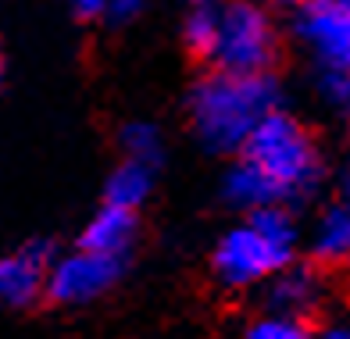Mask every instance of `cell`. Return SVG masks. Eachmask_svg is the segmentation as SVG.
<instances>
[{
  "label": "cell",
  "instance_id": "30bf717a",
  "mask_svg": "<svg viewBox=\"0 0 350 339\" xmlns=\"http://www.w3.org/2000/svg\"><path fill=\"white\" fill-rule=\"evenodd\" d=\"M136 236H139L136 211H125V207H111V204H104L100 211L86 221L79 247H83V250H93V254L125 257V254H129V247L136 243Z\"/></svg>",
  "mask_w": 350,
  "mask_h": 339
},
{
  "label": "cell",
  "instance_id": "603a6c76",
  "mask_svg": "<svg viewBox=\"0 0 350 339\" xmlns=\"http://www.w3.org/2000/svg\"><path fill=\"white\" fill-rule=\"evenodd\" d=\"M0 83H4V57H0Z\"/></svg>",
  "mask_w": 350,
  "mask_h": 339
},
{
  "label": "cell",
  "instance_id": "44dd1931",
  "mask_svg": "<svg viewBox=\"0 0 350 339\" xmlns=\"http://www.w3.org/2000/svg\"><path fill=\"white\" fill-rule=\"evenodd\" d=\"M279 4H286V8H300V11H308V8H314V4H322V0H279Z\"/></svg>",
  "mask_w": 350,
  "mask_h": 339
},
{
  "label": "cell",
  "instance_id": "9a60e30c",
  "mask_svg": "<svg viewBox=\"0 0 350 339\" xmlns=\"http://www.w3.org/2000/svg\"><path fill=\"white\" fill-rule=\"evenodd\" d=\"M243 339H314V329L304 318H290V314H275L265 311L261 318H254L243 329Z\"/></svg>",
  "mask_w": 350,
  "mask_h": 339
},
{
  "label": "cell",
  "instance_id": "7c38bea8",
  "mask_svg": "<svg viewBox=\"0 0 350 339\" xmlns=\"http://www.w3.org/2000/svg\"><path fill=\"white\" fill-rule=\"evenodd\" d=\"M154 182H157V168L136 165V161H118L104 182V204L125 207V211H139L150 200Z\"/></svg>",
  "mask_w": 350,
  "mask_h": 339
},
{
  "label": "cell",
  "instance_id": "ac0fdd59",
  "mask_svg": "<svg viewBox=\"0 0 350 339\" xmlns=\"http://www.w3.org/2000/svg\"><path fill=\"white\" fill-rule=\"evenodd\" d=\"M72 8L79 18H100V14H111L115 0H72Z\"/></svg>",
  "mask_w": 350,
  "mask_h": 339
},
{
  "label": "cell",
  "instance_id": "2e32d148",
  "mask_svg": "<svg viewBox=\"0 0 350 339\" xmlns=\"http://www.w3.org/2000/svg\"><path fill=\"white\" fill-rule=\"evenodd\" d=\"M183 40L193 54L200 57H211L215 54V40H218V8L215 4H204V8H193L189 18L183 25Z\"/></svg>",
  "mask_w": 350,
  "mask_h": 339
},
{
  "label": "cell",
  "instance_id": "7402d4cb",
  "mask_svg": "<svg viewBox=\"0 0 350 339\" xmlns=\"http://www.w3.org/2000/svg\"><path fill=\"white\" fill-rule=\"evenodd\" d=\"M204 4H215V0H193V8H204Z\"/></svg>",
  "mask_w": 350,
  "mask_h": 339
},
{
  "label": "cell",
  "instance_id": "3957f363",
  "mask_svg": "<svg viewBox=\"0 0 350 339\" xmlns=\"http://www.w3.org/2000/svg\"><path fill=\"white\" fill-rule=\"evenodd\" d=\"M286 265H293V257L286 250H279L250 218L229 225V229L215 239L211 257H208L211 279L226 289V293H247L254 286H265L272 275H279Z\"/></svg>",
  "mask_w": 350,
  "mask_h": 339
},
{
  "label": "cell",
  "instance_id": "277c9868",
  "mask_svg": "<svg viewBox=\"0 0 350 339\" xmlns=\"http://www.w3.org/2000/svg\"><path fill=\"white\" fill-rule=\"evenodd\" d=\"M275 25L268 11L254 0H229L218 8V40L211 61L218 72L232 75H268L275 61Z\"/></svg>",
  "mask_w": 350,
  "mask_h": 339
},
{
  "label": "cell",
  "instance_id": "9c48e42d",
  "mask_svg": "<svg viewBox=\"0 0 350 339\" xmlns=\"http://www.w3.org/2000/svg\"><path fill=\"white\" fill-rule=\"evenodd\" d=\"M308 250L314 265H343L350 261V200L325 204L308 229Z\"/></svg>",
  "mask_w": 350,
  "mask_h": 339
},
{
  "label": "cell",
  "instance_id": "7a4b0ae2",
  "mask_svg": "<svg viewBox=\"0 0 350 339\" xmlns=\"http://www.w3.org/2000/svg\"><path fill=\"white\" fill-rule=\"evenodd\" d=\"M240 157H247L265 175L279 204L290 207L311 200L325 179V161L318 150V139L308 133L304 122H297L286 111H272L254 128Z\"/></svg>",
  "mask_w": 350,
  "mask_h": 339
},
{
  "label": "cell",
  "instance_id": "5bb4252c",
  "mask_svg": "<svg viewBox=\"0 0 350 339\" xmlns=\"http://www.w3.org/2000/svg\"><path fill=\"white\" fill-rule=\"evenodd\" d=\"M247 218L258 225L279 250L297 257V247H300V239H304V229H300V218H297V211L290 204H268V207H261V211H254Z\"/></svg>",
  "mask_w": 350,
  "mask_h": 339
},
{
  "label": "cell",
  "instance_id": "ba28073f",
  "mask_svg": "<svg viewBox=\"0 0 350 339\" xmlns=\"http://www.w3.org/2000/svg\"><path fill=\"white\" fill-rule=\"evenodd\" d=\"M46 271H51V250L43 243L0 257V303L29 308L46 289Z\"/></svg>",
  "mask_w": 350,
  "mask_h": 339
},
{
  "label": "cell",
  "instance_id": "ffe728a7",
  "mask_svg": "<svg viewBox=\"0 0 350 339\" xmlns=\"http://www.w3.org/2000/svg\"><path fill=\"white\" fill-rule=\"evenodd\" d=\"M143 8H147V0H115L111 14H115V18H133V14H139Z\"/></svg>",
  "mask_w": 350,
  "mask_h": 339
},
{
  "label": "cell",
  "instance_id": "e0dca14e",
  "mask_svg": "<svg viewBox=\"0 0 350 339\" xmlns=\"http://www.w3.org/2000/svg\"><path fill=\"white\" fill-rule=\"evenodd\" d=\"M322 96L329 104L350 111V72H329L325 68V75H322Z\"/></svg>",
  "mask_w": 350,
  "mask_h": 339
},
{
  "label": "cell",
  "instance_id": "8fae6325",
  "mask_svg": "<svg viewBox=\"0 0 350 339\" xmlns=\"http://www.w3.org/2000/svg\"><path fill=\"white\" fill-rule=\"evenodd\" d=\"M221 200H226L232 211H243V215H254L268 204H279L275 189L268 186V179L247 157H236L226 168V175H221Z\"/></svg>",
  "mask_w": 350,
  "mask_h": 339
},
{
  "label": "cell",
  "instance_id": "52a82bcc",
  "mask_svg": "<svg viewBox=\"0 0 350 339\" xmlns=\"http://www.w3.org/2000/svg\"><path fill=\"white\" fill-rule=\"evenodd\" d=\"M325 300H329V282L314 261H293L265 282V308L275 314L308 321V314L322 311Z\"/></svg>",
  "mask_w": 350,
  "mask_h": 339
},
{
  "label": "cell",
  "instance_id": "8992f818",
  "mask_svg": "<svg viewBox=\"0 0 350 339\" xmlns=\"http://www.w3.org/2000/svg\"><path fill=\"white\" fill-rule=\"evenodd\" d=\"M297 36L329 72H350V11L343 0H322L300 11Z\"/></svg>",
  "mask_w": 350,
  "mask_h": 339
},
{
  "label": "cell",
  "instance_id": "5b68a950",
  "mask_svg": "<svg viewBox=\"0 0 350 339\" xmlns=\"http://www.w3.org/2000/svg\"><path fill=\"white\" fill-rule=\"evenodd\" d=\"M122 275H125V257L93 254L79 247L51 261L43 293L61 308H83V303H97L100 297H107L122 282Z\"/></svg>",
  "mask_w": 350,
  "mask_h": 339
},
{
  "label": "cell",
  "instance_id": "cb8c5ba5",
  "mask_svg": "<svg viewBox=\"0 0 350 339\" xmlns=\"http://www.w3.org/2000/svg\"><path fill=\"white\" fill-rule=\"evenodd\" d=\"M347 200H350V172H347Z\"/></svg>",
  "mask_w": 350,
  "mask_h": 339
},
{
  "label": "cell",
  "instance_id": "4fadbf2b",
  "mask_svg": "<svg viewBox=\"0 0 350 339\" xmlns=\"http://www.w3.org/2000/svg\"><path fill=\"white\" fill-rule=\"evenodd\" d=\"M118 147H122V161L157 168L165 157V133L147 118H133L118 128Z\"/></svg>",
  "mask_w": 350,
  "mask_h": 339
},
{
  "label": "cell",
  "instance_id": "d6986e66",
  "mask_svg": "<svg viewBox=\"0 0 350 339\" xmlns=\"http://www.w3.org/2000/svg\"><path fill=\"white\" fill-rule=\"evenodd\" d=\"M314 339H350V321H325L322 332H314Z\"/></svg>",
  "mask_w": 350,
  "mask_h": 339
},
{
  "label": "cell",
  "instance_id": "6da1fadb",
  "mask_svg": "<svg viewBox=\"0 0 350 339\" xmlns=\"http://www.w3.org/2000/svg\"><path fill=\"white\" fill-rule=\"evenodd\" d=\"M189 125L204 150L211 154H243L247 139L254 136L272 111H279V86L272 75H232L215 72L204 75L189 90Z\"/></svg>",
  "mask_w": 350,
  "mask_h": 339
}]
</instances>
